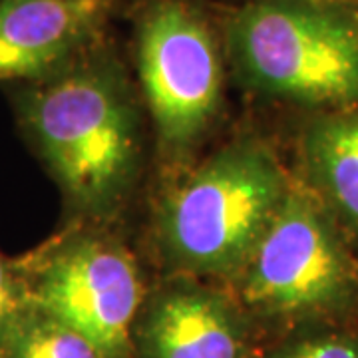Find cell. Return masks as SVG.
<instances>
[{
  "mask_svg": "<svg viewBox=\"0 0 358 358\" xmlns=\"http://www.w3.org/2000/svg\"><path fill=\"white\" fill-rule=\"evenodd\" d=\"M291 183L263 141L223 145L166 193L155 237L173 275L235 279L277 215Z\"/></svg>",
  "mask_w": 358,
  "mask_h": 358,
  "instance_id": "obj_2",
  "label": "cell"
},
{
  "mask_svg": "<svg viewBox=\"0 0 358 358\" xmlns=\"http://www.w3.org/2000/svg\"><path fill=\"white\" fill-rule=\"evenodd\" d=\"M259 358H358V336L345 331H313L291 336Z\"/></svg>",
  "mask_w": 358,
  "mask_h": 358,
  "instance_id": "obj_11",
  "label": "cell"
},
{
  "mask_svg": "<svg viewBox=\"0 0 358 358\" xmlns=\"http://www.w3.org/2000/svg\"><path fill=\"white\" fill-rule=\"evenodd\" d=\"M301 154L315 197L358 233V103L315 117Z\"/></svg>",
  "mask_w": 358,
  "mask_h": 358,
  "instance_id": "obj_9",
  "label": "cell"
},
{
  "mask_svg": "<svg viewBox=\"0 0 358 358\" xmlns=\"http://www.w3.org/2000/svg\"><path fill=\"white\" fill-rule=\"evenodd\" d=\"M26 140L88 219L112 217L126 203L141 162V120L134 84L106 42L34 82L8 84Z\"/></svg>",
  "mask_w": 358,
  "mask_h": 358,
  "instance_id": "obj_1",
  "label": "cell"
},
{
  "mask_svg": "<svg viewBox=\"0 0 358 358\" xmlns=\"http://www.w3.org/2000/svg\"><path fill=\"white\" fill-rule=\"evenodd\" d=\"M120 0H0V82H34L103 40Z\"/></svg>",
  "mask_w": 358,
  "mask_h": 358,
  "instance_id": "obj_8",
  "label": "cell"
},
{
  "mask_svg": "<svg viewBox=\"0 0 358 358\" xmlns=\"http://www.w3.org/2000/svg\"><path fill=\"white\" fill-rule=\"evenodd\" d=\"M345 2H348V4H355V2H358V0H345Z\"/></svg>",
  "mask_w": 358,
  "mask_h": 358,
  "instance_id": "obj_13",
  "label": "cell"
},
{
  "mask_svg": "<svg viewBox=\"0 0 358 358\" xmlns=\"http://www.w3.org/2000/svg\"><path fill=\"white\" fill-rule=\"evenodd\" d=\"M24 282L18 275L14 259L0 253V334L10 324V320L28 305Z\"/></svg>",
  "mask_w": 358,
  "mask_h": 358,
  "instance_id": "obj_12",
  "label": "cell"
},
{
  "mask_svg": "<svg viewBox=\"0 0 358 358\" xmlns=\"http://www.w3.org/2000/svg\"><path fill=\"white\" fill-rule=\"evenodd\" d=\"M14 263L30 305L84 334L108 358H136L131 331L145 291L136 259L120 241L74 227Z\"/></svg>",
  "mask_w": 358,
  "mask_h": 358,
  "instance_id": "obj_6",
  "label": "cell"
},
{
  "mask_svg": "<svg viewBox=\"0 0 358 358\" xmlns=\"http://www.w3.org/2000/svg\"><path fill=\"white\" fill-rule=\"evenodd\" d=\"M233 282L247 315L275 324L333 317L355 294L352 265L333 215L293 185Z\"/></svg>",
  "mask_w": 358,
  "mask_h": 358,
  "instance_id": "obj_5",
  "label": "cell"
},
{
  "mask_svg": "<svg viewBox=\"0 0 358 358\" xmlns=\"http://www.w3.org/2000/svg\"><path fill=\"white\" fill-rule=\"evenodd\" d=\"M221 34L245 88L303 106L358 103V13L345 0H245Z\"/></svg>",
  "mask_w": 358,
  "mask_h": 358,
  "instance_id": "obj_3",
  "label": "cell"
},
{
  "mask_svg": "<svg viewBox=\"0 0 358 358\" xmlns=\"http://www.w3.org/2000/svg\"><path fill=\"white\" fill-rule=\"evenodd\" d=\"M0 358H108L84 334L26 305L0 334Z\"/></svg>",
  "mask_w": 358,
  "mask_h": 358,
  "instance_id": "obj_10",
  "label": "cell"
},
{
  "mask_svg": "<svg viewBox=\"0 0 358 358\" xmlns=\"http://www.w3.org/2000/svg\"><path fill=\"white\" fill-rule=\"evenodd\" d=\"M141 96L167 155H183L211 128L225 84L221 22L197 0H141L131 24Z\"/></svg>",
  "mask_w": 358,
  "mask_h": 358,
  "instance_id": "obj_4",
  "label": "cell"
},
{
  "mask_svg": "<svg viewBox=\"0 0 358 358\" xmlns=\"http://www.w3.org/2000/svg\"><path fill=\"white\" fill-rule=\"evenodd\" d=\"M131 345L136 358H251L253 319L227 291L173 275L145 294Z\"/></svg>",
  "mask_w": 358,
  "mask_h": 358,
  "instance_id": "obj_7",
  "label": "cell"
}]
</instances>
